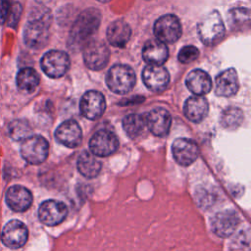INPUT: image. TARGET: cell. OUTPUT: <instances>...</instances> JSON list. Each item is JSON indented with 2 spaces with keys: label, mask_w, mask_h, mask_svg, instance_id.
I'll return each instance as SVG.
<instances>
[{
  "label": "cell",
  "mask_w": 251,
  "mask_h": 251,
  "mask_svg": "<svg viewBox=\"0 0 251 251\" xmlns=\"http://www.w3.org/2000/svg\"><path fill=\"white\" fill-rule=\"evenodd\" d=\"M52 22L50 11L45 7H37L31 12L24 29V41L32 49L45 46L49 37V26Z\"/></svg>",
  "instance_id": "6da1fadb"
},
{
  "label": "cell",
  "mask_w": 251,
  "mask_h": 251,
  "mask_svg": "<svg viewBox=\"0 0 251 251\" xmlns=\"http://www.w3.org/2000/svg\"><path fill=\"white\" fill-rule=\"evenodd\" d=\"M101 22V14L95 8L82 11L75 21L69 35V44L73 48H78L88 42L96 32Z\"/></svg>",
  "instance_id": "7a4b0ae2"
},
{
  "label": "cell",
  "mask_w": 251,
  "mask_h": 251,
  "mask_svg": "<svg viewBox=\"0 0 251 251\" xmlns=\"http://www.w3.org/2000/svg\"><path fill=\"white\" fill-rule=\"evenodd\" d=\"M106 82L113 92L125 94L133 87L135 75L133 70L127 65H115L109 70L106 76Z\"/></svg>",
  "instance_id": "3957f363"
},
{
  "label": "cell",
  "mask_w": 251,
  "mask_h": 251,
  "mask_svg": "<svg viewBox=\"0 0 251 251\" xmlns=\"http://www.w3.org/2000/svg\"><path fill=\"white\" fill-rule=\"evenodd\" d=\"M20 151L25 162L31 165H39L48 157L49 144L41 135H30L23 140Z\"/></svg>",
  "instance_id": "277c9868"
},
{
  "label": "cell",
  "mask_w": 251,
  "mask_h": 251,
  "mask_svg": "<svg viewBox=\"0 0 251 251\" xmlns=\"http://www.w3.org/2000/svg\"><path fill=\"white\" fill-rule=\"evenodd\" d=\"M200 39L206 45H213L220 41L225 34V25L218 11L206 15L198 25Z\"/></svg>",
  "instance_id": "5b68a950"
},
{
  "label": "cell",
  "mask_w": 251,
  "mask_h": 251,
  "mask_svg": "<svg viewBox=\"0 0 251 251\" xmlns=\"http://www.w3.org/2000/svg\"><path fill=\"white\" fill-rule=\"evenodd\" d=\"M110 57V51L104 41L95 39L88 41L83 48V60L86 67L99 71L106 67Z\"/></svg>",
  "instance_id": "8992f818"
},
{
  "label": "cell",
  "mask_w": 251,
  "mask_h": 251,
  "mask_svg": "<svg viewBox=\"0 0 251 251\" xmlns=\"http://www.w3.org/2000/svg\"><path fill=\"white\" fill-rule=\"evenodd\" d=\"M41 69L45 75L52 78L61 77L70 67V58L67 53L59 50L46 52L40 61Z\"/></svg>",
  "instance_id": "52a82bcc"
},
{
  "label": "cell",
  "mask_w": 251,
  "mask_h": 251,
  "mask_svg": "<svg viewBox=\"0 0 251 251\" xmlns=\"http://www.w3.org/2000/svg\"><path fill=\"white\" fill-rule=\"evenodd\" d=\"M154 34L163 43H174L181 35V25L178 19L171 14L160 17L154 25Z\"/></svg>",
  "instance_id": "ba28073f"
},
{
  "label": "cell",
  "mask_w": 251,
  "mask_h": 251,
  "mask_svg": "<svg viewBox=\"0 0 251 251\" xmlns=\"http://www.w3.org/2000/svg\"><path fill=\"white\" fill-rule=\"evenodd\" d=\"M28 237V230L26 226L19 220L9 221L3 227L1 233V240L5 246L11 249H18L23 247Z\"/></svg>",
  "instance_id": "9c48e42d"
},
{
  "label": "cell",
  "mask_w": 251,
  "mask_h": 251,
  "mask_svg": "<svg viewBox=\"0 0 251 251\" xmlns=\"http://www.w3.org/2000/svg\"><path fill=\"white\" fill-rule=\"evenodd\" d=\"M68 215L67 206L58 200L49 199L41 203L38 208L39 221L49 226L61 224Z\"/></svg>",
  "instance_id": "30bf717a"
},
{
  "label": "cell",
  "mask_w": 251,
  "mask_h": 251,
  "mask_svg": "<svg viewBox=\"0 0 251 251\" xmlns=\"http://www.w3.org/2000/svg\"><path fill=\"white\" fill-rule=\"evenodd\" d=\"M119 146V141L114 132L108 129L96 131L89 141V148L94 156L107 157L113 154Z\"/></svg>",
  "instance_id": "8fae6325"
},
{
  "label": "cell",
  "mask_w": 251,
  "mask_h": 251,
  "mask_svg": "<svg viewBox=\"0 0 251 251\" xmlns=\"http://www.w3.org/2000/svg\"><path fill=\"white\" fill-rule=\"evenodd\" d=\"M239 224V218L237 214L232 210H225L217 213L212 221L213 232L223 238L230 236L236 229Z\"/></svg>",
  "instance_id": "7c38bea8"
},
{
  "label": "cell",
  "mask_w": 251,
  "mask_h": 251,
  "mask_svg": "<svg viewBox=\"0 0 251 251\" xmlns=\"http://www.w3.org/2000/svg\"><path fill=\"white\" fill-rule=\"evenodd\" d=\"M172 152L176 162L181 166H189L199 156L197 144L188 138H177L172 145Z\"/></svg>",
  "instance_id": "4fadbf2b"
},
{
  "label": "cell",
  "mask_w": 251,
  "mask_h": 251,
  "mask_svg": "<svg viewBox=\"0 0 251 251\" xmlns=\"http://www.w3.org/2000/svg\"><path fill=\"white\" fill-rule=\"evenodd\" d=\"M5 201L14 212H25L32 203V194L26 187L16 184L6 191Z\"/></svg>",
  "instance_id": "5bb4252c"
},
{
  "label": "cell",
  "mask_w": 251,
  "mask_h": 251,
  "mask_svg": "<svg viewBox=\"0 0 251 251\" xmlns=\"http://www.w3.org/2000/svg\"><path fill=\"white\" fill-rule=\"evenodd\" d=\"M106 103L102 93L90 90L84 93L80 100V111L82 115L89 120H96L102 116L105 111Z\"/></svg>",
  "instance_id": "9a60e30c"
},
{
  "label": "cell",
  "mask_w": 251,
  "mask_h": 251,
  "mask_svg": "<svg viewBox=\"0 0 251 251\" xmlns=\"http://www.w3.org/2000/svg\"><path fill=\"white\" fill-rule=\"evenodd\" d=\"M55 137L61 144L70 148H75L80 144L82 132L80 126L75 121L68 120L57 127Z\"/></svg>",
  "instance_id": "2e32d148"
},
{
  "label": "cell",
  "mask_w": 251,
  "mask_h": 251,
  "mask_svg": "<svg viewBox=\"0 0 251 251\" xmlns=\"http://www.w3.org/2000/svg\"><path fill=\"white\" fill-rule=\"evenodd\" d=\"M142 78L145 85L153 91H162L167 88L170 82L168 71L161 66L148 65L144 68Z\"/></svg>",
  "instance_id": "e0dca14e"
},
{
  "label": "cell",
  "mask_w": 251,
  "mask_h": 251,
  "mask_svg": "<svg viewBox=\"0 0 251 251\" xmlns=\"http://www.w3.org/2000/svg\"><path fill=\"white\" fill-rule=\"evenodd\" d=\"M172 118L164 108H155L149 112L146 118V125L150 131L157 136H165L171 127Z\"/></svg>",
  "instance_id": "ac0fdd59"
},
{
  "label": "cell",
  "mask_w": 251,
  "mask_h": 251,
  "mask_svg": "<svg viewBox=\"0 0 251 251\" xmlns=\"http://www.w3.org/2000/svg\"><path fill=\"white\" fill-rule=\"evenodd\" d=\"M238 90V78L234 69L222 72L216 77V94L222 97L234 95Z\"/></svg>",
  "instance_id": "d6986e66"
},
{
  "label": "cell",
  "mask_w": 251,
  "mask_h": 251,
  "mask_svg": "<svg viewBox=\"0 0 251 251\" xmlns=\"http://www.w3.org/2000/svg\"><path fill=\"white\" fill-rule=\"evenodd\" d=\"M142 56L149 65L160 66L166 62L169 56L168 47L158 39L148 40L143 46Z\"/></svg>",
  "instance_id": "ffe728a7"
},
{
  "label": "cell",
  "mask_w": 251,
  "mask_h": 251,
  "mask_svg": "<svg viewBox=\"0 0 251 251\" xmlns=\"http://www.w3.org/2000/svg\"><path fill=\"white\" fill-rule=\"evenodd\" d=\"M209 105L206 98L202 96H191L189 97L183 107V112L185 117L193 122V123H200L208 114Z\"/></svg>",
  "instance_id": "44dd1931"
},
{
  "label": "cell",
  "mask_w": 251,
  "mask_h": 251,
  "mask_svg": "<svg viewBox=\"0 0 251 251\" xmlns=\"http://www.w3.org/2000/svg\"><path fill=\"white\" fill-rule=\"evenodd\" d=\"M187 88L195 95L201 96L208 93L212 88V80L209 75L202 70L191 71L185 79Z\"/></svg>",
  "instance_id": "7402d4cb"
},
{
  "label": "cell",
  "mask_w": 251,
  "mask_h": 251,
  "mask_svg": "<svg viewBox=\"0 0 251 251\" xmlns=\"http://www.w3.org/2000/svg\"><path fill=\"white\" fill-rule=\"evenodd\" d=\"M131 29L127 23L117 20L110 24L107 28V39L115 47H123L130 38Z\"/></svg>",
  "instance_id": "603a6c76"
},
{
  "label": "cell",
  "mask_w": 251,
  "mask_h": 251,
  "mask_svg": "<svg viewBox=\"0 0 251 251\" xmlns=\"http://www.w3.org/2000/svg\"><path fill=\"white\" fill-rule=\"evenodd\" d=\"M78 172L85 177L92 178L99 175L101 171V163L94 155L87 151H83L76 162Z\"/></svg>",
  "instance_id": "cb8c5ba5"
},
{
  "label": "cell",
  "mask_w": 251,
  "mask_h": 251,
  "mask_svg": "<svg viewBox=\"0 0 251 251\" xmlns=\"http://www.w3.org/2000/svg\"><path fill=\"white\" fill-rule=\"evenodd\" d=\"M16 81L17 86L21 91L31 93L39 84V76L34 69L27 67L19 71Z\"/></svg>",
  "instance_id": "d4e9b609"
},
{
  "label": "cell",
  "mask_w": 251,
  "mask_h": 251,
  "mask_svg": "<svg viewBox=\"0 0 251 251\" xmlns=\"http://www.w3.org/2000/svg\"><path fill=\"white\" fill-rule=\"evenodd\" d=\"M146 118L140 114H129L124 118L123 127L126 133L131 137H138L145 129Z\"/></svg>",
  "instance_id": "484cf974"
},
{
  "label": "cell",
  "mask_w": 251,
  "mask_h": 251,
  "mask_svg": "<svg viewBox=\"0 0 251 251\" xmlns=\"http://www.w3.org/2000/svg\"><path fill=\"white\" fill-rule=\"evenodd\" d=\"M243 121V113L239 108L228 107L226 108L221 117V124L224 127L228 129H234L238 127Z\"/></svg>",
  "instance_id": "4316f807"
},
{
  "label": "cell",
  "mask_w": 251,
  "mask_h": 251,
  "mask_svg": "<svg viewBox=\"0 0 251 251\" xmlns=\"http://www.w3.org/2000/svg\"><path fill=\"white\" fill-rule=\"evenodd\" d=\"M31 127L25 120H15L9 126V134L14 140H24L30 136Z\"/></svg>",
  "instance_id": "83f0119b"
},
{
  "label": "cell",
  "mask_w": 251,
  "mask_h": 251,
  "mask_svg": "<svg viewBox=\"0 0 251 251\" xmlns=\"http://www.w3.org/2000/svg\"><path fill=\"white\" fill-rule=\"evenodd\" d=\"M249 20L250 13L246 8H235L229 11V21L234 26L249 23Z\"/></svg>",
  "instance_id": "f1b7e54d"
},
{
  "label": "cell",
  "mask_w": 251,
  "mask_h": 251,
  "mask_svg": "<svg viewBox=\"0 0 251 251\" xmlns=\"http://www.w3.org/2000/svg\"><path fill=\"white\" fill-rule=\"evenodd\" d=\"M199 56V51L195 46L187 45L182 47L178 52V60L183 64L193 62Z\"/></svg>",
  "instance_id": "f546056e"
},
{
  "label": "cell",
  "mask_w": 251,
  "mask_h": 251,
  "mask_svg": "<svg viewBox=\"0 0 251 251\" xmlns=\"http://www.w3.org/2000/svg\"><path fill=\"white\" fill-rule=\"evenodd\" d=\"M232 249L233 251H246L249 246V240L248 236L244 234V232H241L238 234L237 238H234L232 240Z\"/></svg>",
  "instance_id": "4dcf8cb0"
},
{
  "label": "cell",
  "mask_w": 251,
  "mask_h": 251,
  "mask_svg": "<svg viewBox=\"0 0 251 251\" xmlns=\"http://www.w3.org/2000/svg\"><path fill=\"white\" fill-rule=\"evenodd\" d=\"M13 8L12 0H0V24L8 21Z\"/></svg>",
  "instance_id": "1f68e13d"
},
{
  "label": "cell",
  "mask_w": 251,
  "mask_h": 251,
  "mask_svg": "<svg viewBox=\"0 0 251 251\" xmlns=\"http://www.w3.org/2000/svg\"><path fill=\"white\" fill-rule=\"evenodd\" d=\"M21 12H22L21 5L17 2L13 3V8H12L11 14L8 18V25H10V26H16L17 25L18 21H19L20 16H21Z\"/></svg>",
  "instance_id": "d6a6232c"
},
{
  "label": "cell",
  "mask_w": 251,
  "mask_h": 251,
  "mask_svg": "<svg viewBox=\"0 0 251 251\" xmlns=\"http://www.w3.org/2000/svg\"><path fill=\"white\" fill-rule=\"evenodd\" d=\"M97 1L102 2V3H107V2H109V1H111V0H97Z\"/></svg>",
  "instance_id": "836d02e7"
}]
</instances>
